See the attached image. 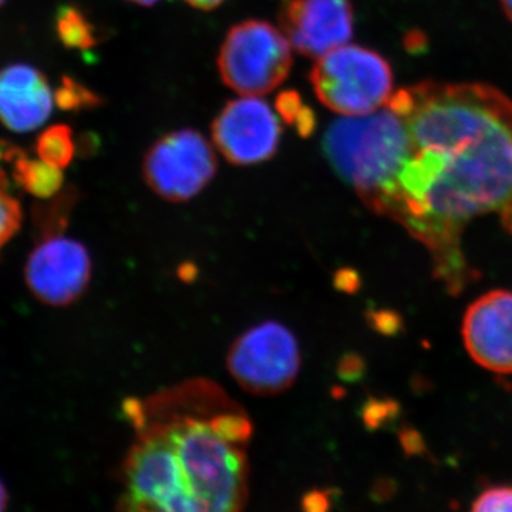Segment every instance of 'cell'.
<instances>
[{
  "instance_id": "cell-1",
  "label": "cell",
  "mask_w": 512,
  "mask_h": 512,
  "mask_svg": "<svg viewBox=\"0 0 512 512\" xmlns=\"http://www.w3.org/2000/svg\"><path fill=\"white\" fill-rule=\"evenodd\" d=\"M137 431L121 474L117 512H241L252 423L220 387L195 380L128 399Z\"/></svg>"
},
{
  "instance_id": "cell-2",
  "label": "cell",
  "mask_w": 512,
  "mask_h": 512,
  "mask_svg": "<svg viewBox=\"0 0 512 512\" xmlns=\"http://www.w3.org/2000/svg\"><path fill=\"white\" fill-rule=\"evenodd\" d=\"M436 151L443 171L404 227L430 249L437 274L457 292L468 275L458 245L467 221L495 212L512 234V116Z\"/></svg>"
},
{
  "instance_id": "cell-3",
  "label": "cell",
  "mask_w": 512,
  "mask_h": 512,
  "mask_svg": "<svg viewBox=\"0 0 512 512\" xmlns=\"http://www.w3.org/2000/svg\"><path fill=\"white\" fill-rule=\"evenodd\" d=\"M322 150L330 167L362 198L367 207L392 217L399 202V178L413 153L406 123L384 107L366 116L336 120Z\"/></svg>"
},
{
  "instance_id": "cell-4",
  "label": "cell",
  "mask_w": 512,
  "mask_h": 512,
  "mask_svg": "<svg viewBox=\"0 0 512 512\" xmlns=\"http://www.w3.org/2000/svg\"><path fill=\"white\" fill-rule=\"evenodd\" d=\"M318 99L345 116H366L383 109L393 96V73L379 53L340 46L320 56L311 72Z\"/></svg>"
},
{
  "instance_id": "cell-5",
  "label": "cell",
  "mask_w": 512,
  "mask_h": 512,
  "mask_svg": "<svg viewBox=\"0 0 512 512\" xmlns=\"http://www.w3.org/2000/svg\"><path fill=\"white\" fill-rule=\"evenodd\" d=\"M291 43L271 23L247 20L229 30L218 69L229 89L245 97L274 92L292 67Z\"/></svg>"
},
{
  "instance_id": "cell-6",
  "label": "cell",
  "mask_w": 512,
  "mask_h": 512,
  "mask_svg": "<svg viewBox=\"0 0 512 512\" xmlns=\"http://www.w3.org/2000/svg\"><path fill=\"white\" fill-rule=\"evenodd\" d=\"M229 375L255 396H276L291 389L301 370L295 335L282 323L268 320L248 329L229 349Z\"/></svg>"
},
{
  "instance_id": "cell-7",
  "label": "cell",
  "mask_w": 512,
  "mask_h": 512,
  "mask_svg": "<svg viewBox=\"0 0 512 512\" xmlns=\"http://www.w3.org/2000/svg\"><path fill=\"white\" fill-rule=\"evenodd\" d=\"M217 157L207 138L191 128L173 131L157 140L143 163L144 180L170 202H185L198 194L217 174Z\"/></svg>"
},
{
  "instance_id": "cell-8",
  "label": "cell",
  "mask_w": 512,
  "mask_h": 512,
  "mask_svg": "<svg viewBox=\"0 0 512 512\" xmlns=\"http://www.w3.org/2000/svg\"><path fill=\"white\" fill-rule=\"evenodd\" d=\"M92 279V258L82 242L43 239L28 258L25 281L37 301L63 308L79 301Z\"/></svg>"
},
{
  "instance_id": "cell-9",
  "label": "cell",
  "mask_w": 512,
  "mask_h": 512,
  "mask_svg": "<svg viewBox=\"0 0 512 512\" xmlns=\"http://www.w3.org/2000/svg\"><path fill=\"white\" fill-rule=\"evenodd\" d=\"M212 138L229 163H264L278 150L281 126L265 101L247 97L222 109L212 124Z\"/></svg>"
},
{
  "instance_id": "cell-10",
  "label": "cell",
  "mask_w": 512,
  "mask_h": 512,
  "mask_svg": "<svg viewBox=\"0 0 512 512\" xmlns=\"http://www.w3.org/2000/svg\"><path fill=\"white\" fill-rule=\"evenodd\" d=\"M279 26L296 52L320 57L345 45L353 35L349 0H282Z\"/></svg>"
},
{
  "instance_id": "cell-11",
  "label": "cell",
  "mask_w": 512,
  "mask_h": 512,
  "mask_svg": "<svg viewBox=\"0 0 512 512\" xmlns=\"http://www.w3.org/2000/svg\"><path fill=\"white\" fill-rule=\"evenodd\" d=\"M470 356L490 372L512 373V292L491 291L471 303L463 320Z\"/></svg>"
},
{
  "instance_id": "cell-12",
  "label": "cell",
  "mask_w": 512,
  "mask_h": 512,
  "mask_svg": "<svg viewBox=\"0 0 512 512\" xmlns=\"http://www.w3.org/2000/svg\"><path fill=\"white\" fill-rule=\"evenodd\" d=\"M53 99L45 74L29 64L0 70V123L15 133H29L46 123Z\"/></svg>"
},
{
  "instance_id": "cell-13",
  "label": "cell",
  "mask_w": 512,
  "mask_h": 512,
  "mask_svg": "<svg viewBox=\"0 0 512 512\" xmlns=\"http://www.w3.org/2000/svg\"><path fill=\"white\" fill-rule=\"evenodd\" d=\"M5 160L13 165L12 175L16 183L40 200H50L62 190L63 173L60 168L43 160H30L16 147L6 148Z\"/></svg>"
},
{
  "instance_id": "cell-14",
  "label": "cell",
  "mask_w": 512,
  "mask_h": 512,
  "mask_svg": "<svg viewBox=\"0 0 512 512\" xmlns=\"http://www.w3.org/2000/svg\"><path fill=\"white\" fill-rule=\"evenodd\" d=\"M56 35L67 49L89 50L99 43V33L82 10L60 6L56 13Z\"/></svg>"
},
{
  "instance_id": "cell-15",
  "label": "cell",
  "mask_w": 512,
  "mask_h": 512,
  "mask_svg": "<svg viewBox=\"0 0 512 512\" xmlns=\"http://www.w3.org/2000/svg\"><path fill=\"white\" fill-rule=\"evenodd\" d=\"M37 156L53 167L66 168L76 154V143L70 127L57 124L47 128L36 141Z\"/></svg>"
},
{
  "instance_id": "cell-16",
  "label": "cell",
  "mask_w": 512,
  "mask_h": 512,
  "mask_svg": "<svg viewBox=\"0 0 512 512\" xmlns=\"http://www.w3.org/2000/svg\"><path fill=\"white\" fill-rule=\"evenodd\" d=\"M57 107L64 111H83L96 109L103 104V99L87 89L84 84L76 82L72 77H63L62 83L55 93Z\"/></svg>"
},
{
  "instance_id": "cell-17",
  "label": "cell",
  "mask_w": 512,
  "mask_h": 512,
  "mask_svg": "<svg viewBox=\"0 0 512 512\" xmlns=\"http://www.w3.org/2000/svg\"><path fill=\"white\" fill-rule=\"evenodd\" d=\"M74 197H76L74 192L67 190L53 197L46 207L37 205L36 220L39 222L40 228H42V234L45 235V239L57 237L60 229L66 225Z\"/></svg>"
},
{
  "instance_id": "cell-18",
  "label": "cell",
  "mask_w": 512,
  "mask_h": 512,
  "mask_svg": "<svg viewBox=\"0 0 512 512\" xmlns=\"http://www.w3.org/2000/svg\"><path fill=\"white\" fill-rule=\"evenodd\" d=\"M8 188V175L0 168V248L15 237L23 218L19 201L9 194Z\"/></svg>"
},
{
  "instance_id": "cell-19",
  "label": "cell",
  "mask_w": 512,
  "mask_h": 512,
  "mask_svg": "<svg viewBox=\"0 0 512 512\" xmlns=\"http://www.w3.org/2000/svg\"><path fill=\"white\" fill-rule=\"evenodd\" d=\"M470 512H512V485H495L478 495Z\"/></svg>"
},
{
  "instance_id": "cell-20",
  "label": "cell",
  "mask_w": 512,
  "mask_h": 512,
  "mask_svg": "<svg viewBox=\"0 0 512 512\" xmlns=\"http://www.w3.org/2000/svg\"><path fill=\"white\" fill-rule=\"evenodd\" d=\"M276 110L281 114L282 119L289 126L295 124L298 119L299 113H301L303 107L301 94L295 92V90H286L276 97Z\"/></svg>"
},
{
  "instance_id": "cell-21",
  "label": "cell",
  "mask_w": 512,
  "mask_h": 512,
  "mask_svg": "<svg viewBox=\"0 0 512 512\" xmlns=\"http://www.w3.org/2000/svg\"><path fill=\"white\" fill-rule=\"evenodd\" d=\"M303 511L305 512H329L330 497L326 491H311L303 498Z\"/></svg>"
},
{
  "instance_id": "cell-22",
  "label": "cell",
  "mask_w": 512,
  "mask_h": 512,
  "mask_svg": "<svg viewBox=\"0 0 512 512\" xmlns=\"http://www.w3.org/2000/svg\"><path fill=\"white\" fill-rule=\"evenodd\" d=\"M293 126H295L299 136L303 138L311 137V134L313 131H315L316 128L315 111H313L311 107H303L301 113H299L298 119H296Z\"/></svg>"
},
{
  "instance_id": "cell-23",
  "label": "cell",
  "mask_w": 512,
  "mask_h": 512,
  "mask_svg": "<svg viewBox=\"0 0 512 512\" xmlns=\"http://www.w3.org/2000/svg\"><path fill=\"white\" fill-rule=\"evenodd\" d=\"M396 493L397 484L390 478H382V480L376 481L372 490L373 500L379 501V503L392 500Z\"/></svg>"
},
{
  "instance_id": "cell-24",
  "label": "cell",
  "mask_w": 512,
  "mask_h": 512,
  "mask_svg": "<svg viewBox=\"0 0 512 512\" xmlns=\"http://www.w3.org/2000/svg\"><path fill=\"white\" fill-rule=\"evenodd\" d=\"M402 443L404 450H406V453L410 454V456H420V454L424 453L423 441H421L417 433L406 431L402 436Z\"/></svg>"
},
{
  "instance_id": "cell-25",
  "label": "cell",
  "mask_w": 512,
  "mask_h": 512,
  "mask_svg": "<svg viewBox=\"0 0 512 512\" xmlns=\"http://www.w3.org/2000/svg\"><path fill=\"white\" fill-rule=\"evenodd\" d=\"M96 148H99L97 146V138L92 136V134H84L76 144V151L79 150V154L82 153V156H92Z\"/></svg>"
},
{
  "instance_id": "cell-26",
  "label": "cell",
  "mask_w": 512,
  "mask_h": 512,
  "mask_svg": "<svg viewBox=\"0 0 512 512\" xmlns=\"http://www.w3.org/2000/svg\"><path fill=\"white\" fill-rule=\"evenodd\" d=\"M185 2L190 3L194 8L201 10H211L220 6L224 0H185Z\"/></svg>"
},
{
  "instance_id": "cell-27",
  "label": "cell",
  "mask_w": 512,
  "mask_h": 512,
  "mask_svg": "<svg viewBox=\"0 0 512 512\" xmlns=\"http://www.w3.org/2000/svg\"><path fill=\"white\" fill-rule=\"evenodd\" d=\"M6 505H8V493H6L5 485L0 481V512L6 511Z\"/></svg>"
},
{
  "instance_id": "cell-28",
  "label": "cell",
  "mask_w": 512,
  "mask_h": 512,
  "mask_svg": "<svg viewBox=\"0 0 512 512\" xmlns=\"http://www.w3.org/2000/svg\"><path fill=\"white\" fill-rule=\"evenodd\" d=\"M501 5H503L505 15H507L508 19L512 22V0H501Z\"/></svg>"
},
{
  "instance_id": "cell-29",
  "label": "cell",
  "mask_w": 512,
  "mask_h": 512,
  "mask_svg": "<svg viewBox=\"0 0 512 512\" xmlns=\"http://www.w3.org/2000/svg\"><path fill=\"white\" fill-rule=\"evenodd\" d=\"M130 2L137 3V5L141 6H151L154 5V3H157L158 0H130Z\"/></svg>"
},
{
  "instance_id": "cell-30",
  "label": "cell",
  "mask_w": 512,
  "mask_h": 512,
  "mask_svg": "<svg viewBox=\"0 0 512 512\" xmlns=\"http://www.w3.org/2000/svg\"><path fill=\"white\" fill-rule=\"evenodd\" d=\"M5 2H6V0H0V6H2L3 3H5Z\"/></svg>"
}]
</instances>
